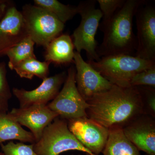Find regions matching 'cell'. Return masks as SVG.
<instances>
[{
    "instance_id": "1",
    "label": "cell",
    "mask_w": 155,
    "mask_h": 155,
    "mask_svg": "<svg viewBox=\"0 0 155 155\" xmlns=\"http://www.w3.org/2000/svg\"><path fill=\"white\" fill-rule=\"evenodd\" d=\"M89 119L111 128H123L144 112V103L137 87H121L113 84L107 91L87 101Z\"/></svg>"
},
{
    "instance_id": "2",
    "label": "cell",
    "mask_w": 155,
    "mask_h": 155,
    "mask_svg": "<svg viewBox=\"0 0 155 155\" xmlns=\"http://www.w3.org/2000/svg\"><path fill=\"white\" fill-rule=\"evenodd\" d=\"M145 1L126 0L108 22L99 25L104 33L102 42L96 49L100 58L118 54L135 56L137 41L133 31V18Z\"/></svg>"
},
{
    "instance_id": "3",
    "label": "cell",
    "mask_w": 155,
    "mask_h": 155,
    "mask_svg": "<svg viewBox=\"0 0 155 155\" xmlns=\"http://www.w3.org/2000/svg\"><path fill=\"white\" fill-rule=\"evenodd\" d=\"M87 62L111 83L121 87H131L130 81L134 75L155 67V61L126 54L105 56L99 61Z\"/></svg>"
},
{
    "instance_id": "4",
    "label": "cell",
    "mask_w": 155,
    "mask_h": 155,
    "mask_svg": "<svg viewBox=\"0 0 155 155\" xmlns=\"http://www.w3.org/2000/svg\"><path fill=\"white\" fill-rule=\"evenodd\" d=\"M33 149L38 155H60L70 150L96 155L84 146L71 133L67 120L59 116L45 128L39 140L34 143Z\"/></svg>"
},
{
    "instance_id": "5",
    "label": "cell",
    "mask_w": 155,
    "mask_h": 155,
    "mask_svg": "<svg viewBox=\"0 0 155 155\" xmlns=\"http://www.w3.org/2000/svg\"><path fill=\"white\" fill-rule=\"evenodd\" d=\"M96 2L94 0L85 1L77 6L81 21L72 35L76 51L80 53L82 50L86 51L88 61H97L101 59L96 52L97 43L95 35L103 14L96 7Z\"/></svg>"
},
{
    "instance_id": "6",
    "label": "cell",
    "mask_w": 155,
    "mask_h": 155,
    "mask_svg": "<svg viewBox=\"0 0 155 155\" xmlns=\"http://www.w3.org/2000/svg\"><path fill=\"white\" fill-rule=\"evenodd\" d=\"M28 36L37 45L46 48L61 35L64 24L45 9L35 5H25L21 12Z\"/></svg>"
},
{
    "instance_id": "7",
    "label": "cell",
    "mask_w": 155,
    "mask_h": 155,
    "mask_svg": "<svg viewBox=\"0 0 155 155\" xmlns=\"http://www.w3.org/2000/svg\"><path fill=\"white\" fill-rule=\"evenodd\" d=\"M76 69L74 66L68 69L67 77L62 90L47 106L62 119H69L87 117L88 103L78 90L75 83Z\"/></svg>"
},
{
    "instance_id": "8",
    "label": "cell",
    "mask_w": 155,
    "mask_h": 155,
    "mask_svg": "<svg viewBox=\"0 0 155 155\" xmlns=\"http://www.w3.org/2000/svg\"><path fill=\"white\" fill-rule=\"evenodd\" d=\"M135 16L137 27L135 56L155 61V6L145 1L138 7Z\"/></svg>"
},
{
    "instance_id": "9",
    "label": "cell",
    "mask_w": 155,
    "mask_h": 155,
    "mask_svg": "<svg viewBox=\"0 0 155 155\" xmlns=\"http://www.w3.org/2000/svg\"><path fill=\"white\" fill-rule=\"evenodd\" d=\"M69 130L84 146L96 155L102 152L109 129L88 117L67 120Z\"/></svg>"
},
{
    "instance_id": "10",
    "label": "cell",
    "mask_w": 155,
    "mask_h": 155,
    "mask_svg": "<svg viewBox=\"0 0 155 155\" xmlns=\"http://www.w3.org/2000/svg\"><path fill=\"white\" fill-rule=\"evenodd\" d=\"M74 63L76 69V87L81 95L86 101L96 95L110 89L114 84L84 61L80 53L76 51Z\"/></svg>"
},
{
    "instance_id": "11",
    "label": "cell",
    "mask_w": 155,
    "mask_h": 155,
    "mask_svg": "<svg viewBox=\"0 0 155 155\" xmlns=\"http://www.w3.org/2000/svg\"><path fill=\"white\" fill-rule=\"evenodd\" d=\"M67 77L66 72H61L45 78L40 86L33 90L14 87L13 93L19 101L20 108H26L35 104L47 105L59 93Z\"/></svg>"
},
{
    "instance_id": "12",
    "label": "cell",
    "mask_w": 155,
    "mask_h": 155,
    "mask_svg": "<svg viewBox=\"0 0 155 155\" xmlns=\"http://www.w3.org/2000/svg\"><path fill=\"white\" fill-rule=\"evenodd\" d=\"M8 113L20 125L28 127L34 136L36 142L41 137L45 128L59 116L47 105L44 104L33 105L26 108H13Z\"/></svg>"
},
{
    "instance_id": "13",
    "label": "cell",
    "mask_w": 155,
    "mask_h": 155,
    "mask_svg": "<svg viewBox=\"0 0 155 155\" xmlns=\"http://www.w3.org/2000/svg\"><path fill=\"white\" fill-rule=\"evenodd\" d=\"M155 117L142 114L123 128L126 137L137 149L155 155Z\"/></svg>"
},
{
    "instance_id": "14",
    "label": "cell",
    "mask_w": 155,
    "mask_h": 155,
    "mask_svg": "<svg viewBox=\"0 0 155 155\" xmlns=\"http://www.w3.org/2000/svg\"><path fill=\"white\" fill-rule=\"evenodd\" d=\"M28 36L22 13L9 4L0 20V57L9 49Z\"/></svg>"
},
{
    "instance_id": "15",
    "label": "cell",
    "mask_w": 155,
    "mask_h": 155,
    "mask_svg": "<svg viewBox=\"0 0 155 155\" xmlns=\"http://www.w3.org/2000/svg\"><path fill=\"white\" fill-rule=\"evenodd\" d=\"M74 48L72 38L66 34H61L46 48L45 61L58 65L74 63Z\"/></svg>"
},
{
    "instance_id": "16",
    "label": "cell",
    "mask_w": 155,
    "mask_h": 155,
    "mask_svg": "<svg viewBox=\"0 0 155 155\" xmlns=\"http://www.w3.org/2000/svg\"><path fill=\"white\" fill-rule=\"evenodd\" d=\"M18 140L34 144L36 142L32 134L25 130L8 112L0 113V144L4 142Z\"/></svg>"
},
{
    "instance_id": "17",
    "label": "cell",
    "mask_w": 155,
    "mask_h": 155,
    "mask_svg": "<svg viewBox=\"0 0 155 155\" xmlns=\"http://www.w3.org/2000/svg\"><path fill=\"white\" fill-rule=\"evenodd\" d=\"M103 155H140V151L126 137L123 128L109 129Z\"/></svg>"
},
{
    "instance_id": "18",
    "label": "cell",
    "mask_w": 155,
    "mask_h": 155,
    "mask_svg": "<svg viewBox=\"0 0 155 155\" xmlns=\"http://www.w3.org/2000/svg\"><path fill=\"white\" fill-rule=\"evenodd\" d=\"M35 44L34 42L28 36L9 49L5 54L9 58V68L14 70L22 61L30 58H36L34 52Z\"/></svg>"
},
{
    "instance_id": "19",
    "label": "cell",
    "mask_w": 155,
    "mask_h": 155,
    "mask_svg": "<svg viewBox=\"0 0 155 155\" xmlns=\"http://www.w3.org/2000/svg\"><path fill=\"white\" fill-rule=\"evenodd\" d=\"M50 63L41 62L36 58H30L17 65L14 70L22 78L32 79L35 76L42 79L48 77Z\"/></svg>"
},
{
    "instance_id": "20",
    "label": "cell",
    "mask_w": 155,
    "mask_h": 155,
    "mask_svg": "<svg viewBox=\"0 0 155 155\" xmlns=\"http://www.w3.org/2000/svg\"><path fill=\"white\" fill-rule=\"evenodd\" d=\"M34 3L53 14L64 24L78 14L77 7L64 5L57 0H34Z\"/></svg>"
},
{
    "instance_id": "21",
    "label": "cell",
    "mask_w": 155,
    "mask_h": 155,
    "mask_svg": "<svg viewBox=\"0 0 155 155\" xmlns=\"http://www.w3.org/2000/svg\"><path fill=\"white\" fill-rule=\"evenodd\" d=\"M12 96L7 80L6 64L2 62L0 63V110L2 112H8Z\"/></svg>"
},
{
    "instance_id": "22",
    "label": "cell",
    "mask_w": 155,
    "mask_h": 155,
    "mask_svg": "<svg viewBox=\"0 0 155 155\" xmlns=\"http://www.w3.org/2000/svg\"><path fill=\"white\" fill-rule=\"evenodd\" d=\"M0 146L3 155H38L34 150V144L11 141L6 144L1 143Z\"/></svg>"
},
{
    "instance_id": "23",
    "label": "cell",
    "mask_w": 155,
    "mask_h": 155,
    "mask_svg": "<svg viewBox=\"0 0 155 155\" xmlns=\"http://www.w3.org/2000/svg\"><path fill=\"white\" fill-rule=\"evenodd\" d=\"M130 86H145L155 88V67L145 69L134 75L130 80Z\"/></svg>"
},
{
    "instance_id": "24",
    "label": "cell",
    "mask_w": 155,
    "mask_h": 155,
    "mask_svg": "<svg viewBox=\"0 0 155 155\" xmlns=\"http://www.w3.org/2000/svg\"><path fill=\"white\" fill-rule=\"evenodd\" d=\"M126 0H97L100 11L103 14V21L101 24L108 22L116 11L124 5Z\"/></svg>"
},
{
    "instance_id": "25",
    "label": "cell",
    "mask_w": 155,
    "mask_h": 155,
    "mask_svg": "<svg viewBox=\"0 0 155 155\" xmlns=\"http://www.w3.org/2000/svg\"><path fill=\"white\" fill-rule=\"evenodd\" d=\"M138 87L143 100L144 106L147 105L146 114L155 117V88L150 87Z\"/></svg>"
},
{
    "instance_id": "26",
    "label": "cell",
    "mask_w": 155,
    "mask_h": 155,
    "mask_svg": "<svg viewBox=\"0 0 155 155\" xmlns=\"http://www.w3.org/2000/svg\"><path fill=\"white\" fill-rule=\"evenodd\" d=\"M10 3V2H8L3 3V4L0 5V20L2 18L3 16L5 13Z\"/></svg>"
},
{
    "instance_id": "27",
    "label": "cell",
    "mask_w": 155,
    "mask_h": 155,
    "mask_svg": "<svg viewBox=\"0 0 155 155\" xmlns=\"http://www.w3.org/2000/svg\"><path fill=\"white\" fill-rule=\"evenodd\" d=\"M8 2L9 1H7V0H0V5L3 4V3Z\"/></svg>"
},
{
    "instance_id": "28",
    "label": "cell",
    "mask_w": 155,
    "mask_h": 155,
    "mask_svg": "<svg viewBox=\"0 0 155 155\" xmlns=\"http://www.w3.org/2000/svg\"><path fill=\"white\" fill-rule=\"evenodd\" d=\"M86 155H91L90 154H88V153H86Z\"/></svg>"
},
{
    "instance_id": "29",
    "label": "cell",
    "mask_w": 155,
    "mask_h": 155,
    "mask_svg": "<svg viewBox=\"0 0 155 155\" xmlns=\"http://www.w3.org/2000/svg\"><path fill=\"white\" fill-rule=\"evenodd\" d=\"M0 155H3L2 153H0Z\"/></svg>"
},
{
    "instance_id": "30",
    "label": "cell",
    "mask_w": 155,
    "mask_h": 155,
    "mask_svg": "<svg viewBox=\"0 0 155 155\" xmlns=\"http://www.w3.org/2000/svg\"><path fill=\"white\" fill-rule=\"evenodd\" d=\"M2 111H1V110H0V113H2Z\"/></svg>"
}]
</instances>
